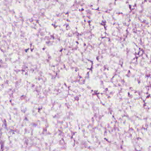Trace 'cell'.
Listing matches in <instances>:
<instances>
[]
</instances>
